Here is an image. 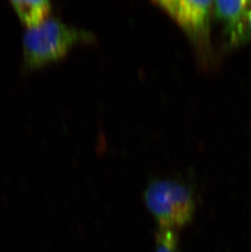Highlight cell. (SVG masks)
<instances>
[{"instance_id":"cell-1","label":"cell","mask_w":251,"mask_h":252,"mask_svg":"<svg viewBox=\"0 0 251 252\" xmlns=\"http://www.w3.org/2000/svg\"><path fill=\"white\" fill-rule=\"evenodd\" d=\"M94 38L90 31L71 27L55 17L48 18L25 31V68L29 70L38 69L58 61L78 43L93 42Z\"/></svg>"},{"instance_id":"cell-2","label":"cell","mask_w":251,"mask_h":252,"mask_svg":"<svg viewBox=\"0 0 251 252\" xmlns=\"http://www.w3.org/2000/svg\"><path fill=\"white\" fill-rule=\"evenodd\" d=\"M145 205L159 228L176 230L194 217L196 200L189 186L173 179H154L144 193Z\"/></svg>"},{"instance_id":"cell-3","label":"cell","mask_w":251,"mask_h":252,"mask_svg":"<svg viewBox=\"0 0 251 252\" xmlns=\"http://www.w3.org/2000/svg\"><path fill=\"white\" fill-rule=\"evenodd\" d=\"M171 15L199 48L208 45L210 15L214 2L209 0H164L156 1Z\"/></svg>"},{"instance_id":"cell-4","label":"cell","mask_w":251,"mask_h":252,"mask_svg":"<svg viewBox=\"0 0 251 252\" xmlns=\"http://www.w3.org/2000/svg\"><path fill=\"white\" fill-rule=\"evenodd\" d=\"M11 4L24 24L32 27L48 19L52 10L48 0H12Z\"/></svg>"},{"instance_id":"cell-5","label":"cell","mask_w":251,"mask_h":252,"mask_svg":"<svg viewBox=\"0 0 251 252\" xmlns=\"http://www.w3.org/2000/svg\"><path fill=\"white\" fill-rule=\"evenodd\" d=\"M247 3V0H219L214 2V10L217 17L224 21L227 27L242 17Z\"/></svg>"},{"instance_id":"cell-6","label":"cell","mask_w":251,"mask_h":252,"mask_svg":"<svg viewBox=\"0 0 251 252\" xmlns=\"http://www.w3.org/2000/svg\"><path fill=\"white\" fill-rule=\"evenodd\" d=\"M226 32L231 44L251 39V1H248L242 17L233 24L227 26Z\"/></svg>"},{"instance_id":"cell-7","label":"cell","mask_w":251,"mask_h":252,"mask_svg":"<svg viewBox=\"0 0 251 252\" xmlns=\"http://www.w3.org/2000/svg\"><path fill=\"white\" fill-rule=\"evenodd\" d=\"M155 252H180L176 230L158 228L155 234Z\"/></svg>"}]
</instances>
